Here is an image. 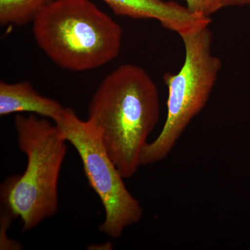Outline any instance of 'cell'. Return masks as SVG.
Returning a JSON list of instances; mask_svg holds the SVG:
<instances>
[{
    "label": "cell",
    "mask_w": 250,
    "mask_h": 250,
    "mask_svg": "<svg viewBox=\"0 0 250 250\" xmlns=\"http://www.w3.org/2000/svg\"><path fill=\"white\" fill-rule=\"evenodd\" d=\"M52 0H0V24L17 27L33 22Z\"/></svg>",
    "instance_id": "cell-8"
},
{
    "label": "cell",
    "mask_w": 250,
    "mask_h": 250,
    "mask_svg": "<svg viewBox=\"0 0 250 250\" xmlns=\"http://www.w3.org/2000/svg\"><path fill=\"white\" fill-rule=\"evenodd\" d=\"M65 107L56 100L40 95L28 82H0V116L29 112L48 118L56 123Z\"/></svg>",
    "instance_id": "cell-7"
},
{
    "label": "cell",
    "mask_w": 250,
    "mask_h": 250,
    "mask_svg": "<svg viewBox=\"0 0 250 250\" xmlns=\"http://www.w3.org/2000/svg\"><path fill=\"white\" fill-rule=\"evenodd\" d=\"M117 16L154 19L163 27L182 36L208 27L209 17L191 12L187 6L164 0H103Z\"/></svg>",
    "instance_id": "cell-6"
},
{
    "label": "cell",
    "mask_w": 250,
    "mask_h": 250,
    "mask_svg": "<svg viewBox=\"0 0 250 250\" xmlns=\"http://www.w3.org/2000/svg\"><path fill=\"white\" fill-rule=\"evenodd\" d=\"M182 39L185 47L183 66L176 75L164 76L168 88L167 118L160 134L145 146L141 166L156 164L169 155L208 103L221 70V60L212 53L213 34L208 27Z\"/></svg>",
    "instance_id": "cell-4"
},
{
    "label": "cell",
    "mask_w": 250,
    "mask_h": 250,
    "mask_svg": "<svg viewBox=\"0 0 250 250\" xmlns=\"http://www.w3.org/2000/svg\"><path fill=\"white\" fill-rule=\"evenodd\" d=\"M32 23L37 45L65 70L98 68L121 52V26L90 0H52Z\"/></svg>",
    "instance_id": "cell-2"
},
{
    "label": "cell",
    "mask_w": 250,
    "mask_h": 250,
    "mask_svg": "<svg viewBox=\"0 0 250 250\" xmlns=\"http://www.w3.org/2000/svg\"><path fill=\"white\" fill-rule=\"evenodd\" d=\"M62 136L78 152L88 183L101 200L105 219L100 231L117 238L125 229L139 223L143 210L123 182V177L108 156L100 134L89 121H82L74 110L65 108L56 122Z\"/></svg>",
    "instance_id": "cell-5"
},
{
    "label": "cell",
    "mask_w": 250,
    "mask_h": 250,
    "mask_svg": "<svg viewBox=\"0 0 250 250\" xmlns=\"http://www.w3.org/2000/svg\"><path fill=\"white\" fill-rule=\"evenodd\" d=\"M18 147L27 156L26 170L11 176L1 190L3 208L22 222V231L32 229L58 210L59 174L67 152L57 125L35 115L14 118Z\"/></svg>",
    "instance_id": "cell-3"
},
{
    "label": "cell",
    "mask_w": 250,
    "mask_h": 250,
    "mask_svg": "<svg viewBox=\"0 0 250 250\" xmlns=\"http://www.w3.org/2000/svg\"><path fill=\"white\" fill-rule=\"evenodd\" d=\"M187 7L191 12L209 17L222 9L220 0H186Z\"/></svg>",
    "instance_id": "cell-9"
},
{
    "label": "cell",
    "mask_w": 250,
    "mask_h": 250,
    "mask_svg": "<svg viewBox=\"0 0 250 250\" xmlns=\"http://www.w3.org/2000/svg\"><path fill=\"white\" fill-rule=\"evenodd\" d=\"M222 9L228 6H243L250 4V0H220Z\"/></svg>",
    "instance_id": "cell-10"
},
{
    "label": "cell",
    "mask_w": 250,
    "mask_h": 250,
    "mask_svg": "<svg viewBox=\"0 0 250 250\" xmlns=\"http://www.w3.org/2000/svg\"><path fill=\"white\" fill-rule=\"evenodd\" d=\"M159 118L157 87L144 69L134 64L108 74L88 106V121L124 179L133 177L141 166V154Z\"/></svg>",
    "instance_id": "cell-1"
}]
</instances>
